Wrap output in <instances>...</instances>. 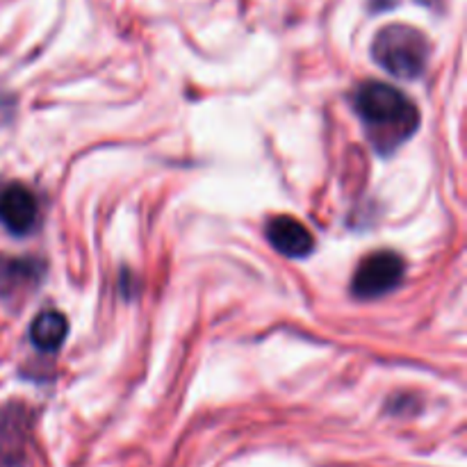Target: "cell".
Wrapping results in <instances>:
<instances>
[{"label":"cell","instance_id":"cell-1","mask_svg":"<svg viewBox=\"0 0 467 467\" xmlns=\"http://www.w3.org/2000/svg\"><path fill=\"white\" fill-rule=\"evenodd\" d=\"M356 114L374 150L390 155L410 140L420 128V109L409 96L386 82L368 80L354 91Z\"/></svg>","mask_w":467,"mask_h":467},{"label":"cell","instance_id":"cell-2","mask_svg":"<svg viewBox=\"0 0 467 467\" xmlns=\"http://www.w3.org/2000/svg\"><path fill=\"white\" fill-rule=\"evenodd\" d=\"M372 57L390 76L400 80H415L427 68L431 44L418 27L395 23L377 32L372 41Z\"/></svg>","mask_w":467,"mask_h":467},{"label":"cell","instance_id":"cell-3","mask_svg":"<svg viewBox=\"0 0 467 467\" xmlns=\"http://www.w3.org/2000/svg\"><path fill=\"white\" fill-rule=\"evenodd\" d=\"M406 274V263L392 251H377L368 255L351 278V292L358 299H377L388 295L401 283Z\"/></svg>","mask_w":467,"mask_h":467},{"label":"cell","instance_id":"cell-4","mask_svg":"<svg viewBox=\"0 0 467 467\" xmlns=\"http://www.w3.org/2000/svg\"><path fill=\"white\" fill-rule=\"evenodd\" d=\"M32 413L21 401L0 406V467H27Z\"/></svg>","mask_w":467,"mask_h":467},{"label":"cell","instance_id":"cell-5","mask_svg":"<svg viewBox=\"0 0 467 467\" xmlns=\"http://www.w3.org/2000/svg\"><path fill=\"white\" fill-rule=\"evenodd\" d=\"M41 217L39 201L21 182H9L0 187V223L12 235H30Z\"/></svg>","mask_w":467,"mask_h":467},{"label":"cell","instance_id":"cell-6","mask_svg":"<svg viewBox=\"0 0 467 467\" xmlns=\"http://www.w3.org/2000/svg\"><path fill=\"white\" fill-rule=\"evenodd\" d=\"M46 263L41 258H9L0 255V299L18 304L44 281Z\"/></svg>","mask_w":467,"mask_h":467},{"label":"cell","instance_id":"cell-7","mask_svg":"<svg viewBox=\"0 0 467 467\" xmlns=\"http://www.w3.org/2000/svg\"><path fill=\"white\" fill-rule=\"evenodd\" d=\"M269 244L278 251V254L287 255V258H306L315 251V237L308 228L301 222H296L290 214H281L267 222L265 228Z\"/></svg>","mask_w":467,"mask_h":467},{"label":"cell","instance_id":"cell-8","mask_svg":"<svg viewBox=\"0 0 467 467\" xmlns=\"http://www.w3.org/2000/svg\"><path fill=\"white\" fill-rule=\"evenodd\" d=\"M67 333L68 322L57 310H46L30 324V340L41 351H57L67 340Z\"/></svg>","mask_w":467,"mask_h":467},{"label":"cell","instance_id":"cell-9","mask_svg":"<svg viewBox=\"0 0 467 467\" xmlns=\"http://www.w3.org/2000/svg\"><path fill=\"white\" fill-rule=\"evenodd\" d=\"M12 114H14V99L0 94V123L9 121V117H12Z\"/></svg>","mask_w":467,"mask_h":467}]
</instances>
